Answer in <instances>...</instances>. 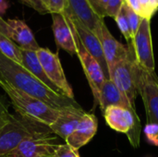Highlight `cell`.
Instances as JSON below:
<instances>
[{"mask_svg": "<svg viewBox=\"0 0 158 157\" xmlns=\"http://www.w3.org/2000/svg\"><path fill=\"white\" fill-rule=\"evenodd\" d=\"M97 103L102 110V112L110 105H119L128 109H135L131 106L126 96L118 90V88L114 84V82L107 79L105 80L101 86Z\"/></svg>", "mask_w": 158, "mask_h": 157, "instance_id": "ac0fdd59", "label": "cell"}, {"mask_svg": "<svg viewBox=\"0 0 158 157\" xmlns=\"http://www.w3.org/2000/svg\"><path fill=\"white\" fill-rule=\"evenodd\" d=\"M146 141L148 143L158 146V124L157 123H146L143 130Z\"/></svg>", "mask_w": 158, "mask_h": 157, "instance_id": "cb8c5ba5", "label": "cell"}, {"mask_svg": "<svg viewBox=\"0 0 158 157\" xmlns=\"http://www.w3.org/2000/svg\"><path fill=\"white\" fill-rule=\"evenodd\" d=\"M51 16L53 19L52 30L57 47L67 51L69 55H76L75 32L68 18L59 13H54Z\"/></svg>", "mask_w": 158, "mask_h": 157, "instance_id": "9a60e30c", "label": "cell"}, {"mask_svg": "<svg viewBox=\"0 0 158 157\" xmlns=\"http://www.w3.org/2000/svg\"><path fill=\"white\" fill-rule=\"evenodd\" d=\"M102 113L106 124L112 130L126 134L133 148L140 147L141 120L135 109L110 105Z\"/></svg>", "mask_w": 158, "mask_h": 157, "instance_id": "277c9868", "label": "cell"}, {"mask_svg": "<svg viewBox=\"0 0 158 157\" xmlns=\"http://www.w3.org/2000/svg\"><path fill=\"white\" fill-rule=\"evenodd\" d=\"M36 55L49 81L63 95L74 99L73 90L65 76L58 54L53 53L48 48L40 47Z\"/></svg>", "mask_w": 158, "mask_h": 157, "instance_id": "ba28073f", "label": "cell"}, {"mask_svg": "<svg viewBox=\"0 0 158 157\" xmlns=\"http://www.w3.org/2000/svg\"><path fill=\"white\" fill-rule=\"evenodd\" d=\"M123 9H124V12H125V15L127 17V19H128V22H129V25H130V28H131V36H132V39L134 37V35L136 34L139 27H140V24H141V21L143 19V18L138 15L136 12H134L124 1L123 3V6H122Z\"/></svg>", "mask_w": 158, "mask_h": 157, "instance_id": "44dd1931", "label": "cell"}, {"mask_svg": "<svg viewBox=\"0 0 158 157\" xmlns=\"http://www.w3.org/2000/svg\"><path fill=\"white\" fill-rule=\"evenodd\" d=\"M0 77L11 86L41 100L54 109L61 110L76 105L75 99L57 93L43 84L24 66L19 65L0 53Z\"/></svg>", "mask_w": 158, "mask_h": 157, "instance_id": "6da1fadb", "label": "cell"}, {"mask_svg": "<svg viewBox=\"0 0 158 157\" xmlns=\"http://www.w3.org/2000/svg\"><path fill=\"white\" fill-rule=\"evenodd\" d=\"M6 22L11 31L10 39L20 49L29 51H37L40 49L31 30L23 20L8 19Z\"/></svg>", "mask_w": 158, "mask_h": 157, "instance_id": "e0dca14e", "label": "cell"}, {"mask_svg": "<svg viewBox=\"0 0 158 157\" xmlns=\"http://www.w3.org/2000/svg\"><path fill=\"white\" fill-rule=\"evenodd\" d=\"M138 93L141 94L147 117V123L158 124V76L139 66Z\"/></svg>", "mask_w": 158, "mask_h": 157, "instance_id": "52a82bcc", "label": "cell"}, {"mask_svg": "<svg viewBox=\"0 0 158 157\" xmlns=\"http://www.w3.org/2000/svg\"><path fill=\"white\" fill-rule=\"evenodd\" d=\"M75 32V31H74ZM75 42H76V55L78 56L93 94L94 96L95 102L98 100L99 92L102 84L104 83L106 77L104 72L98 64V62L89 54V52L84 48L82 43H81L79 37L75 32Z\"/></svg>", "mask_w": 158, "mask_h": 157, "instance_id": "30bf717a", "label": "cell"}, {"mask_svg": "<svg viewBox=\"0 0 158 157\" xmlns=\"http://www.w3.org/2000/svg\"><path fill=\"white\" fill-rule=\"evenodd\" d=\"M0 53L10 60L22 65L21 49L8 37L0 32Z\"/></svg>", "mask_w": 158, "mask_h": 157, "instance_id": "ffe728a7", "label": "cell"}, {"mask_svg": "<svg viewBox=\"0 0 158 157\" xmlns=\"http://www.w3.org/2000/svg\"><path fill=\"white\" fill-rule=\"evenodd\" d=\"M0 87L10 100L17 113L50 126L57 118L60 110H56L41 100L11 86L0 77Z\"/></svg>", "mask_w": 158, "mask_h": 157, "instance_id": "3957f363", "label": "cell"}, {"mask_svg": "<svg viewBox=\"0 0 158 157\" xmlns=\"http://www.w3.org/2000/svg\"><path fill=\"white\" fill-rule=\"evenodd\" d=\"M50 157H53V156H50Z\"/></svg>", "mask_w": 158, "mask_h": 157, "instance_id": "836d02e7", "label": "cell"}, {"mask_svg": "<svg viewBox=\"0 0 158 157\" xmlns=\"http://www.w3.org/2000/svg\"><path fill=\"white\" fill-rule=\"evenodd\" d=\"M97 37L101 43L108 70L118 61L126 58L133 50L131 44L124 45L115 39L107 29L105 21L101 25V31Z\"/></svg>", "mask_w": 158, "mask_h": 157, "instance_id": "4fadbf2b", "label": "cell"}, {"mask_svg": "<svg viewBox=\"0 0 158 157\" xmlns=\"http://www.w3.org/2000/svg\"><path fill=\"white\" fill-rule=\"evenodd\" d=\"M22 66H24L32 75H34L43 84H44L50 90L62 94L58 89L49 81L47 78L39 59L36 55V51H29V50H22Z\"/></svg>", "mask_w": 158, "mask_h": 157, "instance_id": "d6986e66", "label": "cell"}, {"mask_svg": "<svg viewBox=\"0 0 158 157\" xmlns=\"http://www.w3.org/2000/svg\"><path fill=\"white\" fill-rule=\"evenodd\" d=\"M131 45L132 46L137 64L144 69L155 71L156 62L151 32V19H142Z\"/></svg>", "mask_w": 158, "mask_h": 157, "instance_id": "9c48e42d", "label": "cell"}, {"mask_svg": "<svg viewBox=\"0 0 158 157\" xmlns=\"http://www.w3.org/2000/svg\"><path fill=\"white\" fill-rule=\"evenodd\" d=\"M48 13L63 14L67 9V0H41Z\"/></svg>", "mask_w": 158, "mask_h": 157, "instance_id": "603a6c76", "label": "cell"}, {"mask_svg": "<svg viewBox=\"0 0 158 157\" xmlns=\"http://www.w3.org/2000/svg\"><path fill=\"white\" fill-rule=\"evenodd\" d=\"M53 157H81L79 155V152L72 149L69 145L65 144H59L55 152V155Z\"/></svg>", "mask_w": 158, "mask_h": 157, "instance_id": "484cf974", "label": "cell"}, {"mask_svg": "<svg viewBox=\"0 0 158 157\" xmlns=\"http://www.w3.org/2000/svg\"><path fill=\"white\" fill-rule=\"evenodd\" d=\"M123 6V5H122ZM115 20L118 24V29L120 30L121 33L123 34V36L125 37V39L131 43L132 41V36H131V28L127 19V17L125 15L124 9L123 7H121L120 11L118 13V15L115 17Z\"/></svg>", "mask_w": 158, "mask_h": 157, "instance_id": "7402d4cb", "label": "cell"}, {"mask_svg": "<svg viewBox=\"0 0 158 157\" xmlns=\"http://www.w3.org/2000/svg\"><path fill=\"white\" fill-rule=\"evenodd\" d=\"M97 16L102 19L106 17V7L108 0H87Z\"/></svg>", "mask_w": 158, "mask_h": 157, "instance_id": "d4e9b609", "label": "cell"}, {"mask_svg": "<svg viewBox=\"0 0 158 157\" xmlns=\"http://www.w3.org/2000/svg\"><path fill=\"white\" fill-rule=\"evenodd\" d=\"M52 131L49 126L19 113L10 114L8 122L0 130V157L8 155L23 141Z\"/></svg>", "mask_w": 158, "mask_h": 157, "instance_id": "7a4b0ae2", "label": "cell"}, {"mask_svg": "<svg viewBox=\"0 0 158 157\" xmlns=\"http://www.w3.org/2000/svg\"><path fill=\"white\" fill-rule=\"evenodd\" d=\"M63 14L77 19L96 36L100 33L104 19L95 14L87 0H67V9Z\"/></svg>", "mask_w": 158, "mask_h": 157, "instance_id": "8fae6325", "label": "cell"}, {"mask_svg": "<svg viewBox=\"0 0 158 157\" xmlns=\"http://www.w3.org/2000/svg\"><path fill=\"white\" fill-rule=\"evenodd\" d=\"M109 80L126 96L132 107L135 108V99L138 93L139 65L132 52L124 59L115 64L109 70Z\"/></svg>", "mask_w": 158, "mask_h": 157, "instance_id": "5b68a950", "label": "cell"}, {"mask_svg": "<svg viewBox=\"0 0 158 157\" xmlns=\"http://www.w3.org/2000/svg\"><path fill=\"white\" fill-rule=\"evenodd\" d=\"M125 3L138 15H140L142 18H143V11L142 8V6L139 2V0H124Z\"/></svg>", "mask_w": 158, "mask_h": 157, "instance_id": "f546056e", "label": "cell"}, {"mask_svg": "<svg viewBox=\"0 0 158 157\" xmlns=\"http://www.w3.org/2000/svg\"><path fill=\"white\" fill-rule=\"evenodd\" d=\"M151 7L155 14L158 9V0H151Z\"/></svg>", "mask_w": 158, "mask_h": 157, "instance_id": "1f68e13d", "label": "cell"}, {"mask_svg": "<svg viewBox=\"0 0 158 157\" xmlns=\"http://www.w3.org/2000/svg\"><path fill=\"white\" fill-rule=\"evenodd\" d=\"M124 0H108L107 7H106V17L114 18L120 11Z\"/></svg>", "mask_w": 158, "mask_h": 157, "instance_id": "4316f807", "label": "cell"}, {"mask_svg": "<svg viewBox=\"0 0 158 157\" xmlns=\"http://www.w3.org/2000/svg\"><path fill=\"white\" fill-rule=\"evenodd\" d=\"M10 114L5 100L0 96V130L8 122Z\"/></svg>", "mask_w": 158, "mask_h": 157, "instance_id": "83f0119b", "label": "cell"}, {"mask_svg": "<svg viewBox=\"0 0 158 157\" xmlns=\"http://www.w3.org/2000/svg\"><path fill=\"white\" fill-rule=\"evenodd\" d=\"M0 32L2 34H4L5 36L8 37L10 39V34H11V31L9 28V25L7 24L6 20L3 19V18L0 16Z\"/></svg>", "mask_w": 158, "mask_h": 157, "instance_id": "4dcf8cb0", "label": "cell"}, {"mask_svg": "<svg viewBox=\"0 0 158 157\" xmlns=\"http://www.w3.org/2000/svg\"><path fill=\"white\" fill-rule=\"evenodd\" d=\"M85 113L79 104L67 106L59 111L57 118L49 128L57 137L65 140L75 130Z\"/></svg>", "mask_w": 158, "mask_h": 157, "instance_id": "2e32d148", "label": "cell"}, {"mask_svg": "<svg viewBox=\"0 0 158 157\" xmlns=\"http://www.w3.org/2000/svg\"><path fill=\"white\" fill-rule=\"evenodd\" d=\"M23 5L36 10L39 14L44 15L47 14L48 11L46 10V8L44 6V5L42 4L41 0H19Z\"/></svg>", "mask_w": 158, "mask_h": 157, "instance_id": "f1b7e54d", "label": "cell"}, {"mask_svg": "<svg viewBox=\"0 0 158 157\" xmlns=\"http://www.w3.org/2000/svg\"><path fill=\"white\" fill-rule=\"evenodd\" d=\"M97 129V118L94 114L86 112L75 130L65 139L66 144L72 149L79 151L95 136Z\"/></svg>", "mask_w": 158, "mask_h": 157, "instance_id": "5bb4252c", "label": "cell"}, {"mask_svg": "<svg viewBox=\"0 0 158 157\" xmlns=\"http://www.w3.org/2000/svg\"><path fill=\"white\" fill-rule=\"evenodd\" d=\"M58 138L53 131L32 136L23 141L8 157H50L54 156L58 143Z\"/></svg>", "mask_w": 158, "mask_h": 157, "instance_id": "8992f818", "label": "cell"}, {"mask_svg": "<svg viewBox=\"0 0 158 157\" xmlns=\"http://www.w3.org/2000/svg\"><path fill=\"white\" fill-rule=\"evenodd\" d=\"M1 157H8L7 155H6V156H1Z\"/></svg>", "mask_w": 158, "mask_h": 157, "instance_id": "d6a6232c", "label": "cell"}, {"mask_svg": "<svg viewBox=\"0 0 158 157\" xmlns=\"http://www.w3.org/2000/svg\"><path fill=\"white\" fill-rule=\"evenodd\" d=\"M67 17V16H66ZM70 24L72 25L77 36L79 37L81 43L84 46V48L89 52V54L98 62L100 65L104 75L106 79H109V73H108V67L103 53L101 43L98 39V37L91 31L89 29H87L85 26H83L81 22H79L77 19L67 17Z\"/></svg>", "mask_w": 158, "mask_h": 157, "instance_id": "7c38bea8", "label": "cell"}]
</instances>
